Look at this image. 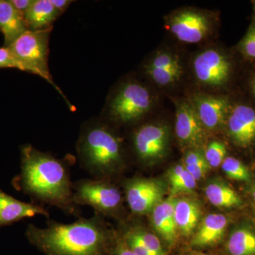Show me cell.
Returning <instances> with one entry per match:
<instances>
[{
    "mask_svg": "<svg viewBox=\"0 0 255 255\" xmlns=\"http://www.w3.org/2000/svg\"><path fill=\"white\" fill-rule=\"evenodd\" d=\"M184 255H213L211 254H208V253H204L203 252L199 251H192L190 252V253H188L187 254Z\"/></svg>",
    "mask_w": 255,
    "mask_h": 255,
    "instance_id": "836d02e7",
    "label": "cell"
},
{
    "mask_svg": "<svg viewBox=\"0 0 255 255\" xmlns=\"http://www.w3.org/2000/svg\"><path fill=\"white\" fill-rule=\"evenodd\" d=\"M169 189L172 195L189 194L196 187V180L185 168L184 164H178L167 172Z\"/></svg>",
    "mask_w": 255,
    "mask_h": 255,
    "instance_id": "603a6c76",
    "label": "cell"
},
{
    "mask_svg": "<svg viewBox=\"0 0 255 255\" xmlns=\"http://www.w3.org/2000/svg\"><path fill=\"white\" fill-rule=\"evenodd\" d=\"M46 224L44 228L29 224L25 232L30 244L44 255H110L117 236L97 213L72 223L48 219Z\"/></svg>",
    "mask_w": 255,
    "mask_h": 255,
    "instance_id": "7a4b0ae2",
    "label": "cell"
},
{
    "mask_svg": "<svg viewBox=\"0 0 255 255\" xmlns=\"http://www.w3.org/2000/svg\"><path fill=\"white\" fill-rule=\"evenodd\" d=\"M206 161L211 168H216L221 166L227 157V147L219 140H212L208 143L204 150Z\"/></svg>",
    "mask_w": 255,
    "mask_h": 255,
    "instance_id": "4316f807",
    "label": "cell"
},
{
    "mask_svg": "<svg viewBox=\"0 0 255 255\" xmlns=\"http://www.w3.org/2000/svg\"><path fill=\"white\" fill-rule=\"evenodd\" d=\"M52 28L36 31L27 30L7 48L19 64L21 70L38 75L46 80L63 96L71 108L72 106L66 97L53 82L48 68L49 40Z\"/></svg>",
    "mask_w": 255,
    "mask_h": 255,
    "instance_id": "5b68a950",
    "label": "cell"
},
{
    "mask_svg": "<svg viewBox=\"0 0 255 255\" xmlns=\"http://www.w3.org/2000/svg\"><path fill=\"white\" fill-rule=\"evenodd\" d=\"M50 0H34L24 16L28 30L45 29L53 27V23L60 16Z\"/></svg>",
    "mask_w": 255,
    "mask_h": 255,
    "instance_id": "ffe728a7",
    "label": "cell"
},
{
    "mask_svg": "<svg viewBox=\"0 0 255 255\" xmlns=\"http://www.w3.org/2000/svg\"><path fill=\"white\" fill-rule=\"evenodd\" d=\"M73 201L77 206H90L102 216H115L122 209L120 190L105 179H80L73 184Z\"/></svg>",
    "mask_w": 255,
    "mask_h": 255,
    "instance_id": "ba28073f",
    "label": "cell"
},
{
    "mask_svg": "<svg viewBox=\"0 0 255 255\" xmlns=\"http://www.w3.org/2000/svg\"><path fill=\"white\" fill-rule=\"evenodd\" d=\"M124 186L128 205L135 216L150 214L163 200V185L156 179L134 177L126 181Z\"/></svg>",
    "mask_w": 255,
    "mask_h": 255,
    "instance_id": "30bf717a",
    "label": "cell"
},
{
    "mask_svg": "<svg viewBox=\"0 0 255 255\" xmlns=\"http://www.w3.org/2000/svg\"><path fill=\"white\" fill-rule=\"evenodd\" d=\"M0 68H16L21 70L19 64L7 47L0 48Z\"/></svg>",
    "mask_w": 255,
    "mask_h": 255,
    "instance_id": "f1b7e54d",
    "label": "cell"
},
{
    "mask_svg": "<svg viewBox=\"0 0 255 255\" xmlns=\"http://www.w3.org/2000/svg\"><path fill=\"white\" fill-rule=\"evenodd\" d=\"M251 194L252 196H253V199L255 200V183L253 184V187H252Z\"/></svg>",
    "mask_w": 255,
    "mask_h": 255,
    "instance_id": "e575fe53",
    "label": "cell"
},
{
    "mask_svg": "<svg viewBox=\"0 0 255 255\" xmlns=\"http://www.w3.org/2000/svg\"><path fill=\"white\" fill-rule=\"evenodd\" d=\"M165 27L179 42L198 44L210 39L218 27L217 14L194 7L181 8L165 17Z\"/></svg>",
    "mask_w": 255,
    "mask_h": 255,
    "instance_id": "8992f818",
    "label": "cell"
},
{
    "mask_svg": "<svg viewBox=\"0 0 255 255\" xmlns=\"http://www.w3.org/2000/svg\"><path fill=\"white\" fill-rule=\"evenodd\" d=\"M224 127L238 147L248 148L255 145V110L246 104L231 105Z\"/></svg>",
    "mask_w": 255,
    "mask_h": 255,
    "instance_id": "4fadbf2b",
    "label": "cell"
},
{
    "mask_svg": "<svg viewBox=\"0 0 255 255\" xmlns=\"http://www.w3.org/2000/svg\"><path fill=\"white\" fill-rule=\"evenodd\" d=\"M73 160L57 158L30 144L21 147V172L11 184L15 189L40 205L55 206L65 214L81 217L80 206L73 201L70 167Z\"/></svg>",
    "mask_w": 255,
    "mask_h": 255,
    "instance_id": "6da1fadb",
    "label": "cell"
},
{
    "mask_svg": "<svg viewBox=\"0 0 255 255\" xmlns=\"http://www.w3.org/2000/svg\"><path fill=\"white\" fill-rule=\"evenodd\" d=\"M50 1L60 14H63L73 3L72 0H50Z\"/></svg>",
    "mask_w": 255,
    "mask_h": 255,
    "instance_id": "1f68e13d",
    "label": "cell"
},
{
    "mask_svg": "<svg viewBox=\"0 0 255 255\" xmlns=\"http://www.w3.org/2000/svg\"><path fill=\"white\" fill-rule=\"evenodd\" d=\"M228 255H255V233L240 228L231 233L226 245Z\"/></svg>",
    "mask_w": 255,
    "mask_h": 255,
    "instance_id": "7402d4cb",
    "label": "cell"
},
{
    "mask_svg": "<svg viewBox=\"0 0 255 255\" xmlns=\"http://www.w3.org/2000/svg\"><path fill=\"white\" fill-rule=\"evenodd\" d=\"M223 172L230 179L238 182H249L251 174L241 160L233 157H226L221 164Z\"/></svg>",
    "mask_w": 255,
    "mask_h": 255,
    "instance_id": "484cf974",
    "label": "cell"
},
{
    "mask_svg": "<svg viewBox=\"0 0 255 255\" xmlns=\"http://www.w3.org/2000/svg\"><path fill=\"white\" fill-rule=\"evenodd\" d=\"M119 234L136 255H167L159 238L141 225L130 224Z\"/></svg>",
    "mask_w": 255,
    "mask_h": 255,
    "instance_id": "9a60e30c",
    "label": "cell"
},
{
    "mask_svg": "<svg viewBox=\"0 0 255 255\" xmlns=\"http://www.w3.org/2000/svg\"><path fill=\"white\" fill-rule=\"evenodd\" d=\"M182 164L196 182L204 178L211 168L206 161L203 148L188 149L184 154Z\"/></svg>",
    "mask_w": 255,
    "mask_h": 255,
    "instance_id": "d4e9b609",
    "label": "cell"
},
{
    "mask_svg": "<svg viewBox=\"0 0 255 255\" xmlns=\"http://www.w3.org/2000/svg\"><path fill=\"white\" fill-rule=\"evenodd\" d=\"M168 126L147 123L137 128L132 136V147L140 163L151 165L165 157L170 145Z\"/></svg>",
    "mask_w": 255,
    "mask_h": 255,
    "instance_id": "9c48e42d",
    "label": "cell"
},
{
    "mask_svg": "<svg viewBox=\"0 0 255 255\" xmlns=\"http://www.w3.org/2000/svg\"><path fill=\"white\" fill-rule=\"evenodd\" d=\"M110 255H136L132 253L125 244L120 235L117 233V238L111 251Z\"/></svg>",
    "mask_w": 255,
    "mask_h": 255,
    "instance_id": "f546056e",
    "label": "cell"
},
{
    "mask_svg": "<svg viewBox=\"0 0 255 255\" xmlns=\"http://www.w3.org/2000/svg\"><path fill=\"white\" fill-rule=\"evenodd\" d=\"M9 1L14 9L24 17L34 0H9Z\"/></svg>",
    "mask_w": 255,
    "mask_h": 255,
    "instance_id": "4dcf8cb0",
    "label": "cell"
},
{
    "mask_svg": "<svg viewBox=\"0 0 255 255\" xmlns=\"http://www.w3.org/2000/svg\"><path fill=\"white\" fill-rule=\"evenodd\" d=\"M27 30L24 17L9 0H0V31L4 36V47H9Z\"/></svg>",
    "mask_w": 255,
    "mask_h": 255,
    "instance_id": "d6986e66",
    "label": "cell"
},
{
    "mask_svg": "<svg viewBox=\"0 0 255 255\" xmlns=\"http://www.w3.org/2000/svg\"><path fill=\"white\" fill-rule=\"evenodd\" d=\"M251 2L252 5H253V13H254V15L255 16V0H253Z\"/></svg>",
    "mask_w": 255,
    "mask_h": 255,
    "instance_id": "d590c367",
    "label": "cell"
},
{
    "mask_svg": "<svg viewBox=\"0 0 255 255\" xmlns=\"http://www.w3.org/2000/svg\"><path fill=\"white\" fill-rule=\"evenodd\" d=\"M147 78L157 87L167 88L180 81L184 73L183 65L174 68L157 69L143 67Z\"/></svg>",
    "mask_w": 255,
    "mask_h": 255,
    "instance_id": "cb8c5ba5",
    "label": "cell"
},
{
    "mask_svg": "<svg viewBox=\"0 0 255 255\" xmlns=\"http://www.w3.org/2000/svg\"><path fill=\"white\" fill-rule=\"evenodd\" d=\"M205 194L209 202L217 207L230 209L243 204L241 197L234 189L219 181L209 182L205 188Z\"/></svg>",
    "mask_w": 255,
    "mask_h": 255,
    "instance_id": "44dd1931",
    "label": "cell"
},
{
    "mask_svg": "<svg viewBox=\"0 0 255 255\" xmlns=\"http://www.w3.org/2000/svg\"><path fill=\"white\" fill-rule=\"evenodd\" d=\"M189 100L206 131H216L224 127L232 105L228 97L199 92L193 93Z\"/></svg>",
    "mask_w": 255,
    "mask_h": 255,
    "instance_id": "7c38bea8",
    "label": "cell"
},
{
    "mask_svg": "<svg viewBox=\"0 0 255 255\" xmlns=\"http://www.w3.org/2000/svg\"><path fill=\"white\" fill-rule=\"evenodd\" d=\"M238 50L243 58L255 62V19L251 23L243 39L238 44Z\"/></svg>",
    "mask_w": 255,
    "mask_h": 255,
    "instance_id": "83f0119b",
    "label": "cell"
},
{
    "mask_svg": "<svg viewBox=\"0 0 255 255\" xmlns=\"http://www.w3.org/2000/svg\"><path fill=\"white\" fill-rule=\"evenodd\" d=\"M228 225V218L224 215H208L194 233L190 241L191 248L202 249L216 246L223 239Z\"/></svg>",
    "mask_w": 255,
    "mask_h": 255,
    "instance_id": "e0dca14e",
    "label": "cell"
},
{
    "mask_svg": "<svg viewBox=\"0 0 255 255\" xmlns=\"http://www.w3.org/2000/svg\"><path fill=\"white\" fill-rule=\"evenodd\" d=\"M233 62L227 52L216 46L198 51L191 60V73L199 86L211 90H221L231 81Z\"/></svg>",
    "mask_w": 255,
    "mask_h": 255,
    "instance_id": "52a82bcc",
    "label": "cell"
},
{
    "mask_svg": "<svg viewBox=\"0 0 255 255\" xmlns=\"http://www.w3.org/2000/svg\"><path fill=\"white\" fill-rule=\"evenodd\" d=\"M176 108L175 134L178 142L188 149L202 148L206 130L198 118L190 101L174 99Z\"/></svg>",
    "mask_w": 255,
    "mask_h": 255,
    "instance_id": "8fae6325",
    "label": "cell"
},
{
    "mask_svg": "<svg viewBox=\"0 0 255 255\" xmlns=\"http://www.w3.org/2000/svg\"><path fill=\"white\" fill-rule=\"evenodd\" d=\"M175 199L169 197L162 200L151 211V222L154 230L169 248L175 246L178 231L174 219Z\"/></svg>",
    "mask_w": 255,
    "mask_h": 255,
    "instance_id": "2e32d148",
    "label": "cell"
},
{
    "mask_svg": "<svg viewBox=\"0 0 255 255\" xmlns=\"http://www.w3.org/2000/svg\"><path fill=\"white\" fill-rule=\"evenodd\" d=\"M250 87H251L252 93L255 98V73L252 75L251 80H250Z\"/></svg>",
    "mask_w": 255,
    "mask_h": 255,
    "instance_id": "d6a6232c",
    "label": "cell"
},
{
    "mask_svg": "<svg viewBox=\"0 0 255 255\" xmlns=\"http://www.w3.org/2000/svg\"><path fill=\"white\" fill-rule=\"evenodd\" d=\"M201 215L199 203L190 198L175 199L174 219L178 233L189 237L197 228Z\"/></svg>",
    "mask_w": 255,
    "mask_h": 255,
    "instance_id": "ac0fdd59",
    "label": "cell"
},
{
    "mask_svg": "<svg viewBox=\"0 0 255 255\" xmlns=\"http://www.w3.org/2000/svg\"><path fill=\"white\" fill-rule=\"evenodd\" d=\"M43 216L50 219L44 206L17 200L0 189V228L11 226L26 218Z\"/></svg>",
    "mask_w": 255,
    "mask_h": 255,
    "instance_id": "5bb4252c",
    "label": "cell"
},
{
    "mask_svg": "<svg viewBox=\"0 0 255 255\" xmlns=\"http://www.w3.org/2000/svg\"><path fill=\"white\" fill-rule=\"evenodd\" d=\"M76 150L82 168L93 179H105L120 173L125 157L122 140L102 121H90L80 130Z\"/></svg>",
    "mask_w": 255,
    "mask_h": 255,
    "instance_id": "3957f363",
    "label": "cell"
},
{
    "mask_svg": "<svg viewBox=\"0 0 255 255\" xmlns=\"http://www.w3.org/2000/svg\"><path fill=\"white\" fill-rule=\"evenodd\" d=\"M155 104V96L148 87L136 79H127L111 94L105 113L114 123L132 124L143 119Z\"/></svg>",
    "mask_w": 255,
    "mask_h": 255,
    "instance_id": "277c9868",
    "label": "cell"
}]
</instances>
